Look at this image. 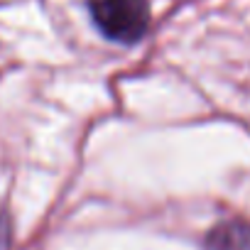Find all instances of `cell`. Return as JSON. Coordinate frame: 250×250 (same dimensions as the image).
<instances>
[{
    "mask_svg": "<svg viewBox=\"0 0 250 250\" xmlns=\"http://www.w3.org/2000/svg\"><path fill=\"white\" fill-rule=\"evenodd\" d=\"M88 8L98 30L123 44L138 42L150 25L147 0H88Z\"/></svg>",
    "mask_w": 250,
    "mask_h": 250,
    "instance_id": "1",
    "label": "cell"
},
{
    "mask_svg": "<svg viewBox=\"0 0 250 250\" xmlns=\"http://www.w3.org/2000/svg\"><path fill=\"white\" fill-rule=\"evenodd\" d=\"M208 250H250V226L243 221H226L206 238Z\"/></svg>",
    "mask_w": 250,
    "mask_h": 250,
    "instance_id": "2",
    "label": "cell"
},
{
    "mask_svg": "<svg viewBox=\"0 0 250 250\" xmlns=\"http://www.w3.org/2000/svg\"><path fill=\"white\" fill-rule=\"evenodd\" d=\"M5 243H8V223H5L3 216H0V250L5 248Z\"/></svg>",
    "mask_w": 250,
    "mask_h": 250,
    "instance_id": "3",
    "label": "cell"
}]
</instances>
